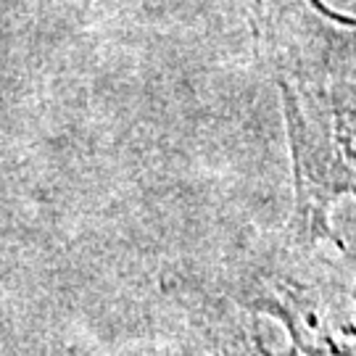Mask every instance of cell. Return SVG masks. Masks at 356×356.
Segmentation results:
<instances>
[{"instance_id": "cell-1", "label": "cell", "mask_w": 356, "mask_h": 356, "mask_svg": "<svg viewBox=\"0 0 356 356\" xmlns=\"http://www.w3.org/2000/svg\"><path fill=\"white\" fill-rule=\"evenodd\" d=\"M259 40L280 90L298 243H343L332 209L356 201V19L322 0H259Z\"/></svg>"}, {"instance_id": "cell-3", "label": "cell", "mask_w": 356, "mask_h": 356, "mask_svg": "<svg viewBox=\"0 0 356 356\" xmlns=\"http://www.w3.org/2000/svg\"><path fill=\"white\" fill-rule=\"evenodd\" d=\"M243 309V306H241ZM177 356H277L261 338L259 314L243 309V314L219 312L209 306L206 317L193 325L188 335L179 338ZM291 356V354H285Z\"/></svg>"}, {"instance_id": "cell-2", "label": "cell", "mask_w": 356, "mask_h": 356, "mask_svg": "<svg viewBox=\"0 0 356 356\" xmlns=\"http://www.w3.org/2000/svg\"><path fill=\"white\" fill-rule=\"evenodd\" d=\"M238 306L280 322L291 356H356V248L298 243L264 251L222 285Z\"/></svg>"}]
</instances>
